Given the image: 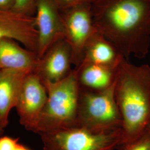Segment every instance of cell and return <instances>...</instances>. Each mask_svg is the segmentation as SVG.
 Instances as JSON below:
<instances>
[{"label":"cell","instance_id":"1","mask_svg":"<svg viewBox=\"0 0 150 150\" xmlns=\"http://www.w3.org/2000/svg\"><path fill=\"white\" fill-rule=\"evenodd\" d=\"M92 12L97 30L126 60L149 54L150 0H96Z\"/></svg>","mask_w":150,"mask_h":150},{"label":"cell","instance_id":"2","mask_svg":"<svg viewBox=\"0 0 150 150\" xmlns=\"http://www.w3.org/2000/svg\"><path fill=\"white\" fill-rule=\"evenodd\" d=\"M115 94L122 120L121 146L129 145L143 134L150 122V66L123 59L117 69Z\"/></svg>","mask_w":150,"mask_h":150},{"label":"cell","instance_id":"3","mask_svg":"<svg viewBox=\"0 0 150 150\" xmlns=\"http://www.w3.org/2000/svg\"><path fill=\"white\" fill-rule=\"evenodd\" d=\"M44 85L47 98L38 120L36 134L77 126L80 86L75 69L64 80Z\"/></svg>","mask_w":150,"mask_h":150},{"label":"cell","instance_id":"4","mask_svg":"<svg viewBox=\"0 0 150 150\" xmlns=\"http://www.w3.org/2000/svg\"><path fill=\"white\" fill-rule=\"evenodd\" d=\"M43 150H116L121 146V128L94 131L80 126L39 134Z\"/></svg>","mask_w":150,"mask_h":150},{"label":"cell","instance_id":"5","mask_svg":"<svg viewBox=\"0 0 150 150\" xmlns=\"http://www.w3.org/2000/svg\"><path fill=\"white\" fill-rule=\"evenodd\" d=\"M115 82L103 91L80 88L77 126L94 131L121 128L122 120L115 94Z\"/></svg>","mask_w":150,"mask_h":150},{"label":"cell","instance_id":"6","mask_svg":"<svg viewBox=\"0 0 150 150\" xmlns=\"http://www.w3.org/2000/svg\"><path fill=\"white\" fill-rule=\"evenodd\" d=\"M64 28V39L72 51V64L77 67L82 61L86 45L97 31L92 12V5L76 6L61 11Z\"/></svg>","mask_w":150,"mask_h":150},{"label":"cell","instance_id":"7","mask_svg":"<svg viewBox=\"0 0 150 150\" xmlns=\"http://www.w3.org/2000/svg\"><path fill=\"white\" fill-rule=\"evenodd\" d=\"M47 98L43 82L33 72L25 78L15 108L20 123L27 131L37 132L38 122Z\"/></svg>","mask_w":150,"mask_h":150},{"label":"cell","instance_id":"8","mask_svg":"<svg viewBox=\"0 0 150 150\" xmlns=\"http://www.w3.org/2000/svg\"><path fill=\"white\" fill-rule=\"evenodd\" d=\"M34 18L40 59L53 44L64 38V28L61 11L53 0H38Z\"/></svg>","mask_w":150,"mask_h":150},{"label":"cell","instance_id":"9","mask_svg":"<svg viewBox=\"0 0 150 150\" xmlns=\"http://www.w3.org/2000/svg\"><path fill=\"white\" fill-rule=\"evenodd\" d=\"M72 51L64 38L53 44L38 59L33 71L43 84L56 83L70 75L73 69Z\"/></svg>","mask_w":150,"mask_h":150},{"label":"cell","instance_id":"10","mask_svg":"<svg viewBox=\"0 0 150 150\" xmlns=\"http://www.w3.org/2000/svg\"><path fill=\"white\" fill-rule=\"evenodd\" d=\"M12 39L37 54L38 32L34 16L0 9V40Z\"/></svg>","mask_w":150,"mask_h":150},{"label":"cell","instance_id":"11","mask_svg":"<svg viewBox=\"0 0 150 150\" xmlns=\"http://www.w3.org/2000/svg\"><path fill=\"white\" fill-rule=\"evenodd\" d=\"M29 73L21 70L0 69V125L3 129L8 124L10 113L16 107Z\"/></svg>","mask_w":150,"mask_h":150},{"label":"cell","instance_id":"12","mask_svg":"<svg viewBox=\"0 0 150 150\" xmlns=\"http://www.w3.org/2000/svg\"><path fill=\"white\" fill-rule=\"evenodd\" d=\"M38 54L15 40H0V69L33 72L38 61Z\"/></svg>","mask_w":150,"mask_h":150},{"label":"cell","instance_id":"13","mask_svg":"<svg viewBox=\"0 0 150 150\" xmlns=\"http://www.w3.org/2000/svg\"><path fill=\"white\" fill-rule=\"evenodd\" d=\"M123 59H125L116 47L97 30L86 45L81 63L116 68Z\"/></svg>","mask_w":150,"mask_h":150},{"label":"cell","instance_id":"14","mask_svg":"<svg viewBox=\"0 0 150 150\" xmlns=\"http://www.w3.org/2000/svg\"><path fill=\"white\" fill-rule=\"evenodd\" d=\"M118 67L81 63L75 69L80 88L100 91L106 90L115 82Z\"/></svg>","mask_w":150,"mask_h":150},{"label":"cell","instance_id":"15","mask_svg":"<svg viewBox=\"0 0 150 150\" xmlns=\"http://www.w3.org/2000/svg\"><path fill=\"white\" fill-rule=\"evenodd\" d=\"M38 0H14L12 10L27 16H34Z\"/></svg>","mask_w":150,"mask_h":150},{"label":"cell","instance_id":"16","mask_svg":"<svg viewBox=\"0 0 150 150\" xmlns=\"http://www.w3.org/2000/svg\"><path fill=\"white\" fill-rule=\"evenodd\" d=\"M119 150H150V134L146 130L134 142L120 146Z\"/></svg>","mask_w":150,"mask_h":150},{"label":"cell","instance_id":"17","mask_svg":"<svg viewBox=\"0 0 150 150\" xmlns=\"http://www.w3.org/2000/svg\"><path fill=\"white\" fill-rule=\"evenodd\" d=\"M60 11H64L76 6L91 4L96 0H53Z\"/></svg>","mask_w":150,"mask_h":150},{"label":"cell","instance_id":"18","mask_svg":"<svg viewBox=\"0 0 150 150\" xmlns=\"http://www.w3.org/2000/svg\"><path fill=\"white\" fill-rule=\"evenodd\" d=\"M18 143V138L2 135L0 137V150H15Z\"/></svg>","mask_w":150,"mask_h":150},{"label":"cell","instance_id":"19","mask_svg":"<svg viewBox=\"0 0 150 150\" xmlns=\"http://www.w3.org/2000/svg\"><path fill=\"white\" fill-rule=\"evenodd\" d=\"M14 0H0V9L12 10Z\"/></svg>","mask_w":150,"mask_h":150},{"label":"cell","instance_id":"20","mask_svg":"<svg viewBox=\"0 0 150 150\" xmlns=\"http://www.w3.org/2000/svg\"><path fill=\"white\" fill-rule=\"evenodd\" d=\"M31 150L28 149L27 147L25 146V145L22 144L21 143H18V144L17 146L16 150Z\"/></svg>","mask_w":150,"mask_h":150},{"label":"cell","instance_id":"21","mask_svg":"<svg viewBox=\"0 0 150 150\" xmlns=\"http://www.w3.org/2000/svg\"><path fill=\"white\" fill-rule=\"evenodd\" d=\"M4 132V129L2 128V127L0 125V137L2 136Z\"/></svg>","mask_w":150,"mask_h":150},{"label":"cell","instance_id":"22","mask_svg":"<svg viewBox=\"0 0 150 150\" xmlns=\"http://www.w3.org/2000/svg\"><path fill=\"white\" fill-rule=\"evenodd\" d=\"M149 134H150V122L149 123V124L148 125V126H147V129H146Z\"/></svg>","mask_w":150,"mask_h":150}]
</instances>
